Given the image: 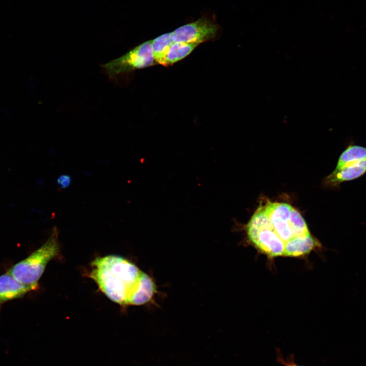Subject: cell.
<instances>
[{
    "mask_svg": "<svg viewBox=\"0 0 366 366\" xmlns=\"http://www.w3.org/2000/svg\"><path fill=\"white\" fill-rule=\"evenodd\" d=\"M89 277L111 301L120 305H141L155 292L151 278L123 257H97L91 263Z\"/></svg>",
    "mask_w": 366,
    "mask_h": 366,
    "instance_id": "cell-1",
    "label": "cell"
},
{
    "mask_svg": "<svg viewBox=\"0 0 366 366\" xmlns=\"http://www.w3.org/2000/svg\"><path fill=\"white\" fill-rule=\"evenodd\" d=\"M58 231L56 227L47 241L28 257L13 265L8 270L16 280L36 290L48 263L59 251Z\"/></svg>",
    "mask_w": 366,
    "mask_h": 366,
    "instance_id": "cell-2",
    "label": "cell"
},
{
    "mask_svg": "<svg viewBox=\"0 0 366 366\" xmlns=\"http://www.w3.org/2000/svg\"><path fill=\"white\" fill-rule=\"evenodd\" d=\"M151 41L136 46L123 56L102 65L107 74L113 77L122 73L154 65Z\"/></svg>",
    "mask_w": 366,
    "mask_h": 366,
    "instance_id": "cell-3",
    "label": "cell"
},
{
    "mask_svg": "<svg viewBox=\"0 0 366 366\" xmlns=\"http://www.w3.org/2000/svg\"><path fill=\"white\" fill-rule=\"evenodd\" d=\"M219 30L214 21L206 17L184 25L172 33L173 42L201 43L215 38Z\"/></svg>",
    "mask_w": 366,
    "mask_h": 366,
    "instance_id": "cell-4",
    "label": "cell"
},
{
    "mask_svg": "<svg viewBox=\"0 0 366 366\" xmlns=\"http://www.w3.org/2000/svg\"><path fill=\"white\" fill-rule=\"evenodd\" d=\"M292 208L287 203L270 201H268L264 206V211L273 225V230L284 244L285 249L288 243L296 238L289 221Z\"/></svg>",
    "mask_w": 366,
    "mask_h": 366,
    "instance_id": "cell-5",
    "label": "cell"
},
{
    "mask_svg": "<svg viewBox=\"0 0 366 366\" xmlns=\"http://www.w3.org/2000/svg\"><path fill=\"white\" fill-rule=\"evenodd\" d=\"M32 290L7 271L0 276V306L8 301L22 298Z\"/></svg>",
    "mask_w": 366,
    "mask_h": 366,
    "instance_id": "cell-6",
    "label": "cell"
},
{
    "mask_svg": "<svg viewBox=\"0 0 366 366\" xmlns=\"http://www.w3.org/2000/svg\"><path fill=\"white\" fill-rule=\"evenodd\" d=\"M366 172V159L334 171L325 179V184L336 187L345 181L355 179Z\"/></svg>",
    "mask_w": 366,
    "mask_h": 366,
    "instance_id": "cell-7",
    "label": "cell"
},
{
    "mask_svg": "<svg viewBox=\"0 0 366 366\" xmlns=\"http://www.w3.org/2000/svg\"><path fill=\"white\" fill-rule=\"evenodd\" d=\"M173 43L172 33L162 35L151 41L152 54L156 62L165 66L166 55Z\"/></svg>",
    "mask_w": 366,
    "mask_h": 366,
    "instance_id": "cell-8",
    "label": "cell"
},
{
    "mask_svg": "<svg viewBox=\"0 0 366 366\" xmlns=\"http://www.w3.org/2000/svg\"><path fill=\"white\" fill-rule=\"evenodd\" d=\"M365 159L366 147L349 145L340 156L334 170H339Z\"/></svg>",
    "mask_w": 366,
    "mask_h": 366,
    "instance_id": "cell-9",
    "label": "cell"
},
{
    "mask_svg": "<svg viewBox=\"0 0 366 366\" xmlns=\"http://www.w3.org/2000/svg\"><path fill=\"white\" fill-rule=\"evenodd\" d=\"M199 44L196 43L173 42L167 54L165 66L172 65L184 58Z\"/></svg>",
    "mask_w": 366,
    "mask_h": 366,
    "instance_id": "cell-10",
    "label": "cell"
},
{
    "mask_svg": "<svg viewBox=\"0 0 366 366\" xmlns=\"http://www.w3.org/2000/svg\"><path fill=\"white\" fill-rule=\"evenodd\" d=\"M289 224L295 237H300L310 234L308 226L300 213L293 207L290 217Z\"/></svg>",
    "mask_w": 366,
    "mask_h": 366,
    "instance_id": "cell-11",
    "label": "cell"
},
{
    "mask_svg": "<svg viewBox=\"0 0 366 366\" xmlns=\"http://www.w3.org/2000/svg\"><path fill=\"white\" fill-rule=\"evenodd\" d=\"M72 178L68 174H62L56 179V184L60 188L68 187L71 183Z\"/></svg>",
    "mask_w": 366,
    "mask_h": 366,
    "instance_id": "cell-12",
    "label": "cell"
},
{
    "mask_svg": "<svg viewBox=\"0 0 366 366\" xmlns=\"http://www.w3.org/2000/svg\"><path fill=\"white\" fill-rule=\"evenodd\" d=\"M277 359L279 362H280L284 366H300L295 362L292 356L284 358L279 350L277 351Z\"/></svg>",
    "mask_w": 366,
    "mask_h": 366,
    "instance_id": "cell-13",
    "label": "cell"
}]
</instances>
